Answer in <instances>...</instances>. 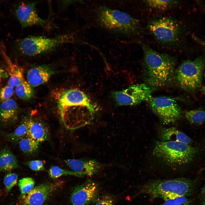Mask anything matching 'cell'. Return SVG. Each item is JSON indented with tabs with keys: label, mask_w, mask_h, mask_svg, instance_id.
Returning a JSON list of instances; mask_svg holds the SVG:
<instances>
[{
	"label": "cell",
	"mask_w": 205,
	"mask_h": 205,
	"mask_svg": "<svg viewBox=\"0 0 205 205\" xmlns=\"http://www.w3.org/2000/svg\"><path fill=\"white\" fill-rule=\"evenodd\" d=\"M28 136L39 143L46 140L49 132L45 124L40 121L28 120Z\"/></svg>",
	"instance_id": "ac0fdd59"
},
{
	"label": "cell",
	"mask_w": 205,
	"mask_h": 205,
	"mask_svg": "<svg viewBox=\"0 0 205 205\" xmlns=\"http://www.w3.org/2000/svg\"></svg>",
	"instance_id": "8d00e7d4"
},
{
	"label": "cell",
	"mask_w": 205,
	"mask_h": 205,
	"mask_svg": "<svg viewBox=\"0 0 205 205\" xmlns=\"http://www.w3.org/2000/svg\"><path fill=\"white\" fill-rule=\"evenodd\" d=\"M18 105L10 99L0 104V124L4 127L11 125L17 121L19 113Z\"/></svg>",
	"instance_id": "9a60e30c"
},
{
	"label": "cell",
	"mask_w": 205,
	"mask_h": 205,
	"mask_svg": "<svg viewBox=\"0 0 205 205\" xmlns=\"http://www.w3.org/2000/svg\"></svg>",
	"instance_id": "d590c367"
},
{
	"label": "cell",
	"mask_w": 205,
	"mask_h": 205,
	"mask_svg": "<svg viewBox=\"0 0 205 205\" xmlns=\"http://www.w3.org/2000/svg\"><path fill=\"white\" fill-rule=\"evenodd\" d=\"M100 190L97 183L87 180L73 189L70 197L71 205H88L96 202L100 198Z\"/></svg>",
	"instance_id": "7c38bea8"
},
{
	"label": "cell",
	"mask_w": 205,
	"mask_h": 205,
	"mask_svg": "<svg viewBox=\"0 0 205 205\" xmlns=\"http://www.w3.org/2000/svg\"><path fill=\"white\" fill-rule=\"evenodd\" d=\"M147 28L157 40L168 45L173 44L177 42L181 32L177 21L168 17L151 20L148 23Z\"/></svg>",
	"instance_id": "52a82bcc"
},
{
	"label": "cell",
	"mask_w": 205,
	"mask_h": 205,
	"mask_svg": "<svg viewBox=\"0 0 205 205\" xmlns=\"http://www.w3.org/2000/svg\"><path fill=\"white\" fill-rule=\"evenodd\" d=\"M3 55L8 64L9 77L7 85L13 87H16L24 79L23 69L12 63L7 56H5L4 53Z\"/></svg>",
	"instance_id": "ffe728a7"
},
{
	"label": "cell",
	"mask_w": 205,
	"mask_h": 205,
	"mask_svg": "<svg viewBox=\"0 0 205 205\" xmlns=\"http://www.w3.org/2000/svg\"><path fill=\"white\" fill-rule=\"evenodd\" d=\"M64 162L72 171L78 173L81 177H91L96 174L101 167L98 162L90 159H70L65 160Z\"/></svg>",
	"instance_id": "5bb4252c"
},
{
	"label": "cell",
	"mask_w": 205,
	"mask_h": 205,
	"mask_svg": "<svg viewBox=\"0 0 205 205\" xmlns=\"http://www.w3.org/2000/svg\"><path fill=\"white\" fill-rule=\"evenodd\" d=\"M19 148L23 153L28 154L35 152L38 149L40 143L28 136L18 142Z\"/></svg>",
	"instance_id": "7402d4cb"
},
{
	"label": "cell",
	"mask_w": 205,
	"mask_h": 205,
	"mask_svg": "<svg viewBox=\"0 0 205 205\" xmlns=\"http://www.w3.org/2000/svg\"><path fill=\"white\" fill-rule=\"evenodd\" d=\"M198 152V148L182 142L157 141L153 151V155L171 167L191 162Z\"/></svg>",
	"instance_id": "5b68a950"
},
{
	"label": "cell",
	"mask_w": 205,
	"mask_h": 205,
	"mask_svg": "<svg viewBox=\"0 0 205 205\" xmlns=\"http://www.w3.org/2000/svg\"><path fill=\"white\" fill-rule=\"evenodd\" d=\"M94 205H114V200L110 196L105 195L100 198Z\"/></svg>",
	"instance_id": "1f68e13d"
},
{
	"label": "cell",
	"mask_w": 205,
	"mask_h": 205,
	"mask_svg": "<svg viewBox=\"0 0 205 205\" xmlns=\"http://www.w3.org/2000/svg\"><path fill=\"white\" fill-rule=\"evenodd\" d=\"M162 205H193V204L187 197L181 196L164 200Z\"/></svg>",
	"instance_id": "83f0119b"
},
{
	"label": "cell",
	"mask_w": 205,
	"mask_h": 205,
	"mask_svg": "<svg viewBox=\"0 0 205 205\" xmlns=\"http://www.w3.org/2000/svg\"><path fill=\"white\" fill-rule=\"evenodd\" d=\"M97 18L102 27L112 32L131 36L139 32V20L119 10L101 6L97 10Z\"/></svg>",
	"instance_id": "277c9868"
},
{
	"label": "cell",
	"mask_w": 205,
	"mask_h": 205,
	"mask_svg": "<svg viewBox=\"0 0 205 205\" xmlns=\"http://www.w3.org/2000/svg\"><path fill=\"white\" fill-rule=\"evenodd\" d=\"M54 73L52 69L48 65L36 66L28 71L27 81L32 87L38 86L47 82Z\"/></svg>",
	"instance_id": "2e32d148"
},
{
	"label": "cell",
	"mask_w": 205,
	"mask_h": 205,
	"mask_svg": "<svg viewBox=\"0 0 205 205\" xmlns=\"http://www.w3.org/2000/svg\"><path fill=\"white\" fill-rule=\"evenodd\" d=\"M147 102L153 112L165 124L175 123L181 116L180 106L172 98L165 96L152 97Z\"/></svg>",
	"instance_id": "ba28073f"
},
{
	"label": "cell",
	"mask_w": 205,
	"mask_h": 205,
	"mask_svg": "<svg viewBox=\"0 0 205 205\" xmlns=\"http://www.w3.org/2000/svg\"><path fill=\"white\" fill-rule=\"evenodd\" d=\"M152 91L145 84H136L123 90L113 92L111 96L118 106L135 105L147 101L152 97Z\"/></svg>",
	"instance_id": "30bf717a"
},
{
	"label": "cell",
	"mask_w": 205,
	"mask_h": 205,
	"mask_svg": "<svg viewBox=\"0 0 205 205\" xmlns=\"http://www.w3.org/2000/svg\"><path fill=\"white\" fill-rule=\"evenodd\" d=\"M186 119L191 124H199L205 122V110L198 109L185 112Z\"/></svg>",
	"instance_id": "cb8c5ba5"
},
{
	"label": "cell",
	"mask_w": 205,
	"mask_h": 205,
	"mask_svg": "<svg viewBox=\"0 0 205 205\" xmlns=\"http://www.w3.org/2000/svg\"><path fill=\"white\" fill-rule=\"evenodd\" d=\"M14 91L13 87L8 85L0 89V101L2 102L10 99Z\"/></svg>",
	"instance_id": "f546056e"
},
{
	"label": "cell",
	"mask_w": 205,
	"mask_h": 205,
	"mask_svg": "<svg viewBox=\"0 0 205 205\" xmlns=\"http://www.w3.org/2000/svg\"><path fill=\"white\" fill-rule=\"evenodd\" d=\"M54 184L44 183L34 187L28 193L21 195L20 200L21 205H40L48 198L55 189Z\"/></svg>",
	"instance_id": "4fadbf2b"
},
{
	"label": "cell",
	"mask_w": 205,
	"mask_h": 205,
	"mask_svg": "<svg viewBox=\"0 0 205 205\" xmlns=\"http://www.w3.org/2000/svg\"><path fill=\"white\" fill-rule=\"evenodd\" d=\"M28 120L23 121L12 132L6 134V139L9 141L18 142L21 140L28 136Z\"/></svg>",
	"instance_id": "44dd1931"
},
{
	"label": "cell",
	"mask_w": 205,
	"mask_h": 205,
	"mask_svg": "<svg viewBox=\"0 0 205 205\" xmlns=\"http://www.w3.org/2000/svg\"><path fill=\"white\" fill-rule=\"evenodd\" d=\"M144 2L150 7L159 11H165L175 6L178 3L175 0H146Z\"/></svg>",
	"instance_id": "d4e9b609"
},
{
	"label": "cell",
	"mask_w": 205,
	"mask_h": 205,
	"mask_svg": "<svg viewBox=\"0 0 205 205\" xmlns=\"http://www.w3.org/2000/svg\"><path fill=\"white\" fill-rule=\"evenodd\" d=\"M36 2H21L16 4L13 8L14 16L23 28L34 25L47 27L48 22L38 15Z\"/></svg>",
	"instance_id": "8fae6325"
},
{
	"label": "cell",
	"mask_w": 205,
	"mask_h": 205,
	"mask_svg": "<svg viewBox=\"0 0 205 205\" xmlns=\"http://www.w3.org/2000/svg\"><path fill=\"white\" fill-rule=\"evenodd\" d=\"M194 188L193 181L187 178L155 180L140 186L137 194L165 200L179 197H187L193 193Z\"/></svg>",
	"instance_id": "7a4b0ae2"
},
{
	"label": "cell",
	"mask_w": 205,
	"mask_h": 205,
	"mask_svg": "<svg viewBox=\"0 0 205 205\" xmlns=\"http://www.w3.org/2000/svg\"><path fill=\"white\" fill-rule=\"evenodd\" d=\"M19 167L17 159L11 150L3 148L0 151V171H9Z\"/></svg>",
	"instance_id": "d6986e66"
},
{
	"label": "cell",
	"mask_w": 205,
	"mask_h": 205,
	"mask_svg": "<svg viewBox=\"0 0 205 205\" xmlns=\"http://www.w3.org/2000/svg\"><path fill=\"white\" fill-rule=\"evenodd\" d=\"M48 175L51 178L55 179L64 175H70L81 177L78 173L73 171L63 169L57 166L52 165L48 171Z\"/></svg>",
	"instance_id": "484cf974"
},
{
	"label": "cell",
	"mask_w": 205,
	"mask_h": 205,
	"mask_svg": "<svg viewBox=\"0 0 205 205\" xmlns=\"http://www.w3.org/2000/svg\"><path fill=\"white\" fill-rule=\"evenodd\" d=\"M204 66V61L200 58L183 62L176 72V79L179 86L190 92L199 88L201 85Z\"/></svg>",
	"instance_id": "8992f818"
},
{
	"label": "cell",
	"mask_w": 205,
	"mask_h": 205,
	"mask_svg": "<svg viewBox=\"0 0 205 205\" xmlns=\"http://www.w3.org/2000/svg\"><path fill=\"white\" fill-rule=\"evenodd\" d=\"M26 164L30 169L34 171H43L44 169V163L41 160L29 161L26 162Z\"/></svg>",
	"instance_id": "4dcf8cb0"
},
{
	"label": "cell",
	"mask_w": 205,
	"mask_h": 205,
	"mask_svg": "<svg viewBox=\"0 0 205 205\" xmlns=\"http://www.w3.org/2000/svg\"><path fill=\"white\" fill-rule=\"evenodd\" d=\"M58 105L61 119L67 109L71 107H85L92 115L98 110V107L86 93L76 89H70L63 91L58 99Z\"/></svg>",
	"instance_id": "9c48e42d"
},
{
	"label": "cell",
	"mask_w": 205,
	"mask_h": 205,
	"mask_svg": "<svg viewBox=\"0 0 205 205\" xmlns=\"http://www.w3.org/2000/svg\"><path fill=\"white\" fill-rule=\"evenodd\" d=\"M35 182L30 177L23 178L19 181V186L21 195L26 194L30 192L34 188Z\"/></svg>",
	"instance_id": "4316f807"
},
{
	"label": "cell",
	"mask_w": 205,
	"mask_h": 205,
	"mask_svg": "<svg viewBox=\"0 0 205 205\" xmlns=\"http://www.w3.org/2000/svg\"><path fill=\"white\" fill-rule=\"evenodd\" d=\"M142 46L146 81L150 85L156 87L169 84L174 76L175 58L166 54L159 53L146 44H143Z\"/></svg>",
	"instance_id": "6da1fadb"
},
{
	"label": "cell",
	"mask_w": 205,
	"mask_h": 205,
	"mask_svg": "<svg viewBox=\"0 0 205 205\" xmlns=\"http://www.w3.org/2000/svg\"><path fill=\"white\" fill-rule=\"evenodd\" d=\"M15 91L19 98L24 100L30 99L34 95L32 87L24 79L16 87Z\"/></svg>",
	"instance_id": "603a6c76"
},
{
	"label": "cell",
	"mask_w": 205,
	"mask_h": 205,
	"mask_svg": "<svg viewBox=\"0 0 205 205\" xmlns=\"http://www.w3.org/2000/svg\"><path fill=\"white\" fill-rule=\"evenodd\" d=\"M78 41L71 33L54 38L30 36L19 40L13 45L12 51L23 55L32 56L48 52L62 45L75 43Z\"/></svg>",
	"instance_id": "3957f363"
},
{
	"label": "cell",
	"mask_w": 205,
	"mask_h": 205,
	"mask_svg": "<svg viewBox=\"0 0 205 205\" xmlns=\"http://www.w3.org/2000/svg\"><path fill=\"white\" fill-rule=\"evenodd\" d=\"M201 205H205V186L202 190L201 192Z\"/></svg>",
	"instance_id": "d6a6232c"
},
{
	"label": "cell",
	"mask_w": 205,
	"mask_h": 205,
	"mask_svg": "<svg viewBox=\"0 0 205 205\" xmlns=\"http://www.w3.org/2000/svg\"><path fill=\"white\" fill-rule=\"evenodd\" d=\"M159 136L163 142L177 141L188 145L192 142L188 136L173 127L162 128L159 132Z\"/></svg>",
	"instance_id": "e0dca14e"
},
{
	"label": "cell",
	"mask_w": 205,
	"mask_h": 205,
	"mask_svg": "<svg viewBox=\"0 0 205 205\" xmlns=\"http://www.w3.org/2000/svg\"><path fill=\"white\" fill-rule=\"evenodd\" d=\"M43 205V204H41V205Z\"/></svg>",
	"instance_id": "e575fe53"
},
{
	"label": "cell",
	"mask_w": 205,
	"mask_h": 205,
	"mask_svg": "<svg viewBox=\"0 0 205 205\" xmlns=\"http://www.w3.org/2000/svg\"><path fill=\"white\" fill-rule=\"evenodd\" d=\"M8 76L7 73L5 72L3 69H0V84L2 80Z\"/></svg>",
	"instance_id": "836d02e7"
},
{
	"label": "cell",
	"mask_w": 205,
	"mask_h": 205,
	"mask_svg": "<svg viewBox=\"0 0 205 205\" xmlns=\"http://www.w3.org/2000/svg\"><path fill=\"white\" fill-rule=\"evenodd\" d=\"M18 176L16 174L9 173L5 175L3 182L7 192H9L16 184Z\"/></svg>",
	"instance_id": "f1b7e54d"
}]
</instances>
